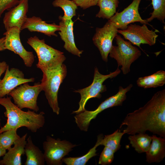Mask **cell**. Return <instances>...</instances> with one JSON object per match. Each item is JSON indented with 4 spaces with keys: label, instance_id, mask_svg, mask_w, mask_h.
<instances>
[{
    "label": "cell",
    "instance_id": "1",
    "mask_svg": "<svg viewBox=\"0 0 165 165\" xmlns=\"http://www.w3.org/2000/svg\"><path fill=\"white\" fill-rule=\"evenodd\" d=\"M123 126L125 134L149 131L165 138V90L156 92L144 106L128 113L119 128Z\"/></svg>",
    "mask_w": 165,
    "mask_h": 165
},
{
    "label": "cell",
    "instance_id": "2",
    "mask_svg": "<svg viewBox=\"0 0 165 165\" xmlns=\"http://www.w3.org/2000/svg\"><path fill=\"white\" fill-rule=\"evenodd\" d=\"M0 105L5 108L4 115L7 118L6 124L0 129V133L22 127L35 133L45 124V113L43 112L37 113L29 109L24 111L13 104L11 97H0Z\"/></svg>",
    "mask_w": 165,
    "mask_h": 165
},
{
    "label": "cell",
    "instance_id": "3",
    "mask_svg": "<svg viewBox=\"0 0 165 165\" xmlns=\"http://www.w3.org/2000/svg\"><path fill=\"white\" fill-rule=\"evenodd\" d=\"M27 43L35 52L38 58L36 66L42 72L58 68L66 59L63 52L47 45L44 39L36 36L28 38Z\"/></svg>",
    "mask_w": 165,
    "mask_h": 165
},
{
    "label": "cell",
    "instance_id": "4",
    "mask_svg": "<svg viewBox=\"0 0 165 165\" xmlns=\"http://www.w3.org/2000/svg\"><path fill=\"white\" fill-rule=\"evenodd\" d=\"M42 72V78L40 83L42 90L44 91L49 105L53 112L58 115L60 108L58 93L60 86L67 75L66 67L63 64L56 69Z\"/></svg>",
    "mask_w": 165,
    "mask_h": 165
},
{
    "label": "cell",
    "instance_id": "5",
    "mask_svg": "<svg viewBox=\"0 0 165 165\" xmlns=\"http://www.w3.org/2000/svg\"><path fill=\"white\" fill-rule=\"evenodd\" d=\"M133 84L129 85L125 88L119 87V91L115 95L108 98L102 102L95 110L87 111L86 110L76 114L74 116L75 121L80 130L88 131L90 122L95 119L97 115L105 109L115 106L122 105L127 98V93L132 88Z\"/></svg>",
    "mask_w": 165,
    "mask_h": 165
},
{
    "label": "cell",
    "instance_id": "6",
    "mask_svg": "<svg viewBox=\"0 0 165 165\" xmlns=\"http://www.w3.org/2000/svg\"><path fill=\"white\" fill-rule=\"evenodd\" d=\"M115 38L117 46L112 45L109 56L116 60L118 67L122 66L121 70L123 74L126 75L130 72L131 64L141 56V52L130 41L125 40L120 35L117 34Z\"/></svg>",
    "mask_w": 165,
    "mask_h": 165
},
{
    "label": "cell",
    "instance_id": "7",
    "mask_svg": "<svg viewBox=\"0 0 165 165\" xmlns=\"http://www.w3.org/2000/svg\"><path fill=\"white\" fill-rule=\"evenodd\" d=\"M120 72L121 70L118 67L114 72L108 75H104L100 73L97 68L96 67L92 83L87 87L74 91L80 94L81 99L79 103V108L73 111L72 114H77L85 110L86 103L89 99L92 98H100L101 97V93L106 90L105 86L103 85L104 82L108 78L112 79L116 77Z\"/></svg>",
    "mask_w": 165,
    "mask_h": 165
},
{
    "label": "cell",
    "instance_id": "8",
    "mask_svg": "<svg viewBox=\"0 0 165 165\" xmlns=\"http://www.w3.org/2000/svg\"><path fill=\"white\" fill-rule=\"evenodd\" d=\"M42 91L40 83H36L31 86L27 82L16 87L8 95L12 97L14 104L20 108H28L37 112L39 108L37 101Z\"/></svg>",
    "mask_w": 165,
    "mask_h": 165
},
{
    "label": "cell",
    "instance_id": "9",
    "mask_svg": "<svg viewBox=\"0 0 165 165\" xmlns=\"http://www.w3.org/2000/svg\"><path fill=\"white\" fill-rule=\"evenodd\" d=\"M77 146L67 140L47 136L43 143L45 161L49 165H61L62 159Z\"/></svg>",
    "mask_w": 165,
    "mask_h": 165
},
{
    "label": "cell",
    "instance_id": "10",
    "mask_svg": "<svg viewBox=\"0 0 165 165\" xmlns=\"http://www.w3.org/2000/svg\"><path fill=\"white\" fill-rule=\"evenodd\" d=\"M148 29L146 24L142 26L135 24L128 25L124 30H118V33L121 34L126 39L132 44L140 47L141 44H147L150 46L154 45L158 35L156 32Z\"/></svg>",
    "mask_w": 165,
    "mask_h": 165
},
{
    "label": "cell",
    "instance_id": "11",
    "mask_svg": "<svg viewBox=\"0 0 165 165\" xmlns=\"http://www.w3.org/2000/svg\"><path fill=\"white\" fill-rule=\"evenodd\" d=\"M20 29L17 27L10 28L6 30L5 35L6 49L18 55L22 59L25 65L31 67L34 61V56L32 52L27 51L24 47L20 38Z\"/></svg>",
    "mask_w": 165,
    "mask_h": 165
},
{
    "label": "cell",
    "instance_id": "12",
    "mask_svg": "<svg viewBox=\"0 0 165 165\" xmlns=\"http://www.w3.org/2000/svg\"><path fill=\"white\" fill-rule=\"evenodd\" d=\"M118 29L108 21L101 28H97L93 38L94 44L98 48L102 60L107 62L108 55L112 46V41Z\"/></svg>",
    "mask_w": 165,
    "mask_h": 165
},
{
    "label": "cell",
    "instance_id": "13",
    "mask_svg": "<svg viewBox=\"0 0 165 165\" xmlns=\"http://www.w3.org/2000/svg\"><path fill=\"white\" fill-rule=\"evenodd\" d=\"M141 1L133 0L127 7L120 13H116L108 21L120 30L125 29L129 24L134 22L148 24L146 20L142 18L139 13L138 8Z\"/></svg>",
    "mask_w": 165,
    "mask_h": 165
},
{
    "label": "cell",
    "instance_id": "14",
    "mask_svg": "<svg viewBox=\"0 0 165 165\" xmlns=\"http://www.w3.org/2000/svg\"><path fill=\"white\" fill-rule=\"evenodd\" d=\"M35 79L25 78L23 72L15 68L9 69L8 65L4 77L0 82V97H4L13 89L20 85L34 82Z\"/></svg>",
    "mask_w": 165,
    "mask_h": 165
},
{
    "label": "cell",
    "instance_id": "15",
    "mask_svg": "<svg viewBox=\"0 0 165 165\" xmlns=\"http://www.w3.org/2000/svg\"><path fill=\"white\" fill-rule=\"evenodd\" d=\"M29 0H20L16 6L5 13L3 21L6 30L15 26L18 27L21 30L27 17Z\"/></svg>",
    "mask_w": 165,
    "mask_h": 165
},
{
    "label": "cell",
    "instance_id": "16",
    "mask_svg": "<svg viewBox=\"0 0 165 165\" xmlns=\"http://www.w3.org/2000/svg\"><path fill=\"white\" fill-rule=\"evenodd\" d=\"M59 18L60 20L59 34L64 42V48L69 53L80 57L83 51L79 50L75 44L73 32V22L72 19L65 18L61 16Z\"/></svg>",
    "mask_w": 165,
    "mask_h": 165
},
{
    "label": "cell",
    "instance_id": "17",
    "mask_svg": "<svg viewBox=\"0 0 165 165\" xmlns=\"http://www.w3.org/2000/svg\"><path fill=\"white\" fill-rule=\"evenodd\" d=\"M60 28V26L55 23L48 24L40 17L34 16L27 17L21 31L27 29L31 32H39L49 36H57L55 32L59 31Z\"/></svg>",
    "mask_w": 165,
    "mask_h": 165
},
{
    "label": "cell",
    "instance_id": "18",
    "mask_svg": "<svg viewBox=\"0 0 165 165\" xmlns=\"http://www.w3.org/2000/svg\"><path fill=\"white\" fill-rule=\"evenodd\" d=\"M26 133L14 142V146L11 148L0 160V165H21V156L25 154V147L27 143Z\"/></svg>",
    "mask_w": 165,
    "mask_h": 165
},
{
    "label": "cell",
    "instance_id": "19",
    "mask_svg": "<svg viewBox=\"0 0 165 165\" xmlns=\"http://www.w3.org/2000/svg\"><path fill=\"white\" fill-rule=\"evenodd\" d=\"M146 153V162L148 163H158L165 157V138L152 136V141Z\"/></svg>",
    "mask_w": 165,
    "mask_h": 165
},
{
    "label": "cell",
    "instance_id": "20",
    "mask_svg": "<svg viewBox=\"0 0 165 165\" xmlns=\"http://www.w3.org/2000/svg\"><path fill=\"white\" fill-rule=\"evenodd\" d=\"M24 152L27 157L25 165L45 164L44 153L34 144L31 136H29L27 139Z\"/></svg>",
    "mask_w": 165,
    "mask_h": 165
},
{
    "label": "cell",
    "instance_id": "21",
    "mask_svg": "<svg viewBox=\"0 0 165 165\" xmlns=\"http://www.w3.org/2000/svg\"><path fill=\"white\" fill-rule=\"evenodd\" d=\"M136 82L138 86L145 89L162 86L165 84V72L160 70L151 75L139 77Z\"/></svg>",
    "mask_w": 165,
    "mask_h": 165
},
{
    "label": "cell",
    "instance_id": "22",
    "mask_svg": "<svg viewBox=\"0 0 165 165\" xmlns=\"http://www.w3.org/2000/svg\"><path fill=\"white\" fill-rule=\"evenodd\" d=\"M103 137L102 134H99L94 146L85 155L80 157L64 158L62 162L67 165H85L90 159L97 155L96 148L100 145L101 140Z\"/></svg>",
    "mask_w": 165,
    "mask_h": 165
},
{
    "label": "cell",
    "instance_id": "23",
    "mask_svg": "<svg viewBox=\"0 0 165 165\" xmlns=\"http://www.w3.org/2000/svg\"><path fill=\"white\" fill-rule=\"evenodd\" d=\"M128 138L132 147L139 153L146 152L152 141V136L145 133L130 135Z\"/></svg>",
    "mask_w": 165,
    "mask_h": 165
},
{
    "label": "cell",
    "instance_id": "24",
    "mask_svg": "<svg viewBox=\"0 0 165 165\" xmlns=\"http://www.w3.org/2000/svg\"><path fill=\"white\" fill-rule=\"evenodd\" d=\"M118 0H98L97 5L100 10L96 17L109 19L116 13Z\"/></svg>",
    "mask_w": 165,
    "mask_h": 165
},
{
    "label": "cell",
    "instance_id": "25",
    "mask_svg": "<svg viewBox=\"0 0 165 165\" xmlns=\"http://www.w3.org/2000/svg\"><path fill=\"white\" fill-rule=\"evenodd\" d=\"M124 134L118 129L111 134L105 135L101 140L100 145L109 148L115 153L120 149L121 140Z\"/></svg>",
    "mask_w": 165,
    "mask_h": 165
},
{
    "label": "cell",
    "instance_id": "26",
    "mask_svg": "<svg viewBox=\"0 0 165 165\" xmlns=\"http://www.w3.org/2000/svg\"><path fill=\"white\" fill-rule=\"evenodd\" d=\"M53 6L59 7L63 10L64 15L63 17L65 18L72 19L76 15V10L77 6L73 0H54L52 2Z\"/></svg>",
    "mask_w": 165,
    "mask_h": 165
},
{
    "label": "cell",
    "instance_id": "27",
    "mask_svg": "<svg viewBox=\"0 0 165 165\" xmlns=\"http://www.w3.org/2000/svg\"><path fill=\"white\" fill-rule=\"evenodd\" d=\"M151 0L153 10V12L150 14L151 15L150 17L146 19V20L148 23L154 19H157L164 24L165 0Z\"/></svg>",
    "mask_w": 165,
    "mask_h": 165
},
{
    "label": "cell",
    "instance_id": "28",
    "mask_svg": "<svg viewBox=\"0 0 165 165\" xmlns=\"http://www.w3.org/2000/svg\"><path fill=\"white\" fill-rule=\"evenodd\" d=\"M17 130H9L0 133V145L2 148L9 150L15 141L20 137L17 133Z\"/></svg>",
    "mask_w": 165,
    "mask_h": 165
},
{
    "label": "cell",
    "instance_id": "29",
    "mask_svg": "<svg viewBox=\"0 0 165 165\" xmlns=\"http://www.w3.org/2000/svg\"><path fill=\"white\" fill-rule=\"evenodd\" d=\"M114 153L113 150L105 146L100 155L98 164L102 165L110 164L114 160Z\"/></svg>",
    "mask_w": 165,
    "mask_h": 165
},
{
    "label": "cell",
    "instance_id": "30",
    "mask_svg": "<svg viewBox=\"0 0 165 165\" xmlns=\"http://www.w3.org/2000/svg\"><path fill=\"white\" fill-rule=\"evenodd\" d=\"M20 0H0V18L6 10H9L16 6Z\"/></svg>",
    "mask_w": 165,
    "mask_h": 165
},
{
    "label": "cell",
    "instance_id": "31",
    "mask_svg": "<svg viewBox=\"0 0 165 165\" xmlns=\"http://www.w3.org/2000/svg\"><path fill=\"white\" fill-rule=\"evenodd\" d=\"M98 0H73L77 6L84 9L97 5Z\"/></svg>",
    "mask_w": 165,
    "mask_h": 165
},
{
    "label": "cell",
    "instance_id": "32",
    "mask_svg": "<svg viewBox=\"0 0 165 165\" xmlns=\"http://www.w3.org/2000/svg\"><path fill=\"white\" fill-rule=\"evenodd\" d=\"M8 65L5 61L0 62V82L1 79L0 77L2 74L6 71Z\"/></svg>",
    "mask_w": 165,
    "mask_h": 165
},
{
    "label": "cell",
    "instance_id": "33",
    "mask_svg": "<svg viewBox=\"0 0 165 165\" xmlns=\"http://www.w3.org/2000/svg\"><path fill=\"white\" fill-rule=\"evenodd\" d=\"M5 37L0 38V51L4 50H6L5 47Z\"/></svg>",
    "mask_w": 165,
    "mask_h": 165
},
{
    "label": "cell",
    "instance_id": "34",
    "mask_svg": "<svg viewBox=\"0 0 165 165\" xmlns=\"http://www.w3.org/2000/svg\"><path fill=\"white\" fill-rule=\"evenodd\" d=\"M6 152V150L2 148L0 145V157L3 156Z\"/></svg>",
    "mask_w": 165,
    "mask_h": 165
}]
</instances>
